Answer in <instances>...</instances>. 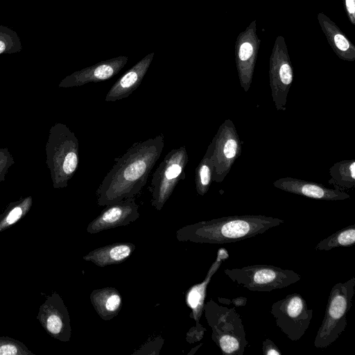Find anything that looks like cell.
I'll return each mask as SVG.
<instances>
[{
    "label": "cell",
    "instance_id": "obj_7",
    "mask_svg": "<svg viewBox=\"0 0 355 355\" xmlns=\"http://www.w3.org/2000/svg\"><path fill=\"white\" fill-rule=\"evenodd\" d=\"M188 162L185 146L173 148L153 173L148 190L151 193V205L157 211L162 210L178 183L186 178Z\"/></svg>",
    "mask_w": 355,
    "mask_h": 355
},
{
    "label": "cell",
    "instance_id": "obj_10",
    "mask_svg": "<svg viewBox=\"0 0 355 355\" xmlns=\"http://www.w3.org/2000/svg\"><path fill=\"white\" fill-rule=\"evenodd\" d=\"M37 320L52 338L61 342L69 341L71 336L69 313L57 292L46 297L39 308Z\"/></svg>",
    "mask_w": 355,
    "mask_h": 355
},
{
    "label": "cell",
    "instance_id": "obj_6",
    "mask_svg": "<svg viewBox=\"0 0 355 355\" xmlns=\"http://www.w3.org/2000/svg\"><path fill=\"white\" fill-rule=\"evenodd\" d=\"M224 272L238 285L259 292L283 288L301 279V276L292 270L265 264L226 268Z\"/></svg>",
    "mask_w": 355,
    "mask_h": 355
},
{
    "label": "cell",
    "instance_id": "obj_8",
    "mask_svg": "<svg viewBox=\"0 0 355 355\" xmlns=\"http://www.w3.org/2000/svg\"><path fill=\"white\" fill-rule=\"evenodd\" d=\"M270 313L277 326L292 341L299 340L304 335L313 318V310L299 293L287 295L274 302Z\"/></svg>",
    "mask_w": 355,
    "mask_h": 355
},
{
    "label": "cell",
    "instance_id": "obj_23",
    "mask_svg": "<svg viewBox=\"0 0 355 355\" xmlns=\"http://www.w3.org/2000/svg\"><path fill=\"white\" fill-rule=\"evenodd\" d=\"M326 34L328 35L334 49L343 60L352 61L355 58L354 48L351 47V44L347 38L337 29L329 26L326 23Z\"/></svg>",
    "mask_w": 355,
    "mask_h": 355
},
{
    "label": "cell",
    "instance_id": "obj_9",
    "mask_svg": "<svg viewBox=\"0 0 355 355\" xmlns=\"http://www.w3.org/2000/svg\"><path fill=\"white\" fill-rule=\"evenodd\" d=\"M212 141V180L219 183L224 180L234 162L241 154V141L232 120L224 121Z\"/></svg>",
    "mask_w": 355,
    "mask_h": 355
},
{
    "label": "cell",
    "instance_id": "obj_25",
    "mask_svg": "<svg viewBox=\"0 0 355 355\" xmlns=\"http://www.w3.org/2000/svg\"><path fill=\"white\" fill-rule=\"evenodd\" d=\"M0 355H35V354L18 340L8 336H0Z\"/></svg>",
    "mask_w": 355,
    "mask_h": 355
},
{
    "label": "cell",
    "instance_id": "obj_30",
    "mask_svg": "<svg viewBox=\"0 0 355 355\" xmlns=\"http://www.w3.org/2000/svg\"><path fill=\"white\" fill-rule=\"evenodd\" d=\"M345 7L348 12L349 19L353 24H354V12L355 3L354 0H345Z\"/></svg>",
    "mask_w": 355,
    "mask_h": 355
},
{
    "label": "cell",
    "instance_id": "obj_29",
    "mask_svg": "<svg viewBox=\"0 0 355 355\" xmlns=\"http://www.w3.org/2000/svg\"><path fill=\"white\" fill-rule=\"evenodd\" d=\"M217 299L221 304L229 305L232 303L235 306H243L247 302V298L243 297H239L232 300L223 297H218Z\"/></svg>",
    "mask_w": 355,
    "mask_h": 355
},
{
    "label": "cell",
    "instance_id": "obj_14",
    "mask_svg": "<svg viewBox=\"0 0 355 355\" xmlns=\"http://www.w3.org/2000/svg\"><path fill=\"white\" fill-rule=\"evenodd\" d=\"M275 188L304 197L322 200H343L350 196L343 191L329 189L322 184L293 178H282L273 182Z\"/></svg>",
    "mask_w": 355,
    "mask_h": 355
},
{
    "label": "cell",
    "instance_id": "obj_22",
    "mask_svg": "<svg viewBox=\"0 0 355 355\" xmlns=\"http://www.w3.org/2000/svg\"><path fill=\"white\" fill-rule=\"evenodd\" d=\"M355 243V225L340 229L321 240L315 247L316 250H330L338 247H349Z\"/></svg>",
    "mask_w": 355,
    "mask_h": 355
},
{
    "label": "cell",
    "instance_id": "obj_11",
    "mask_svg": "<svg viewBox=\"0 0 355 355\" xmlns=\"http://www.w3.org/2000/svg\"><path fill=\"white\" fill-rule=\"evenodd\" d=\"M269 77L275 108L278 111H285L288 94L293 80V71L286 49H274L270 61Z\"/></svg>",
    "mask_w": 355,
    "mask_h": 355
},
{
    "label": "cell",
    "instance_id": "obj_18",
    "mask_svg": "<svg viewBox=\"0 0 355 355\" xmlns=\"http://www.w3.org/2000/svg\"><path fill=\"white\" fill-rule=\"evenodd\" d=\"M90 301L101 319L108 321L116 317L122 307V297L114 287H105L94 290Z\"/></svg>",
    "mask_w": 355,
    "mask_h": 355
},
{
    "label": "cell",
    "instance_id": "obj_17",
    "mask_svg": "<svg viewBox=\"0 0 355 355\" xmlns=\"http://www.w3.org/2000/svg\"><path fill=\"white\" fill-rule=\"evenodd\" d=\"M135 249L132 243H114L91 250L83 259L103 268L125 261Z\"/></svg>",
    "mask_w": 355,
    "mask_h": 355
},
{
    "label": "cell",
    "instance_id": "obj_21",
    "mask_svg": "<svg viewBox=\"0 0 355 355\" xmlns=\"http://www.w3.org/2000/svg\"><path fill=\"white\" fill-rule=\"evenodd\" d=\"M32 204L33 199L31 196L10 203L0 214V233L24 218L31 208Z\"/></svg>",
    "mask_w": 355,
    "mask_h": 355
},
{
    "label": "cell",
    "instance_id": "obj_3",
    "mask_svg": "<svg viewBox=\"0 0 355 355\" xmlns=\"http://www.w3.org/2000/svg\"><path fill=\"white\" fill-rule=\"evenodd\" d=\"M211 338L225 355H243L248 345L241 315L235 307L219 305L210 299L203 306Z\"/></svg>",
    "mask_w": 355,
    "mask_h": 355
},
{
    "label": "cell",
    "instance_id": "obj_27",
    "mask_svg": "<svg viewBox=\"0 0 355 355\" xmlns=\"http://www.w3.org/2000/svg\"><path fill=\"white\" fill-rule=\"evenodd\" d=\"M12 163V158L6 149H0V182L4 180L6 173Z\"/></svg>",
    "mask_w": 355,
    "mask_h": 355
},
{
    "label": "cell",
    "instance_id": "obj_13",
    "mask_svg": "<svg viewBox=\"0 0 355 355\" xmlns=\"http://www.w3.org/2000/svg\"><path fill=\"white\" fill-rule=\"evenodd\" d=\"M128 60L127 56L120 55L99 62L67 76L61 81L59 87H78L89 83L107 80L116 75L125 67Z\"/></svg>",
    "mask_w": 355,
    "mask_h": 355
},
{
    "label": "cell",
    "instance_id": "obj_19",
    "mask_svg": "<svg viewBox=\"0 0 355 355\" xmlns=\"http://www.w3.org/2000/svg\"><path fill=\"white\" fill-rule=\"evenodd\" d=\"M331 178L328 184L340 191H349L355 187V159H344L336 162L329 168Z\"/></svg>",
    "mask_w": 355,
    "mask_h": 355
},
{
    "label": "cell",
    "instance_id": "obj_1",
    "mask_svg": "<svg viewBox=\"0 0 355 355\" xmlns=\"http://www.w3.org/2000/svg\"><path fill=\"white\" fill-rule=\"evenodd\" d=\"M164 146L159 134L145 141L135 142L114 164L96 191L98 206L135 197L146 185L148 176Z\"/></svg>",
    "mask_w": 355,
    "mask_h": 355
},
{
    "label": "cell",
    "instance_id": "obj_2",
    "mask_svg": "<svg viewBox=\"0 0 355 355\" xmlns=\"http://www.w3.org/2000/svg\"><path fill=\"white\" fill-rule=\"evenodd\" d=\"M278 218L263 215L224 216L200 221L177 230L179 241L225 244L245 240L284 223Z\"/></svg>",
    "mask_w": 355,
    "mask_h": 355
},
{
    "label": "cell",
    "instance_id": "obj_15",
    "mask_svg": "<svg viewBox=\"0 0 355 355\" xmlns=\"http://www.w3.org/2000/svg\"><path fill=\"white\" fill-rule=\"evenodd\" d=\"M228 257L227 250L225 248H219L216 258L209 267L204 280L191 286L185 295V302L191 311L190 318L195 320V327L203 333L206 331V329L200 324V320L203 312L207 286L212 276L217 272L222 263Z\"/></svg>",
    "mask_w": 355,
    "mask_h": 355
},
{
    "label": "cell",
    "instance_id": "obj_16",
    "mask_svg": "<svg viewBox=\"0 0 355 355\" xmlns=\"http://www.w3.org/2000/svg\"><path fill=\"white\" fill-rule=\"evenodd\" d=\"M153 57L154 53L146 55L125 71L111 87L105 101L114 102L128 97L141 83Z\"/></svg>",
    "mask_w": 355,
    "mask_h": 355
},
{
    "label": "cell",
    "instance_id": "obj_12",
    "mask_svg": "<svg viewBox=\"0 0 355 355\" xmlns=\"http://www.w3.org/2000/svg\"><path fill=\"white\" fill-rule=\"evenodd\" d=\"M139 217V206L135 197L124 198L106 205L100 214L89 223L87 232L93 234L125 226L135 222Z\"/></svg>",
    "mask_w": 355,
    "mask_h": 355
},
{
    "label": "cell",
    "instance_id": "obj_28",
    "mask_svg": "<svg viewBox=\"0 0 355 355\" xmlns=\"http://www.w3.org/2000/svg\"><path fill=\"white\" fill-rule=\"evenodd\" d=\"M262 352L264 355H281L282 352L270 338H266L262 343Z\"/></svg>",
    "mask_w": 355,
    "mask_h": 355
},
{
    "label": "cell",
    "instance_id": "obj_26",
    "mask_svg": "<svg viewBox=\"0 0 355 355\" xmlns=\"http://www.w3.org/2000/svg\"><path fill=\"white\" fill-rule=\"evenodd\" d=\"M163 343L164 339L162 337L155 338L145 343L137 352H133L132 354H158Z\"/></svg>",
    "mask_w": 355,
    "mask_h": 355
},
{
    "label": "cell",
    "instance_id": "obj_5",
    "mask_svg": "<svg viewBox=\"0 0 355 355\" xmlns=\"http://www.w3.org/2000/svg\"><path fill=\"white\" fill-rule=\"evenodd\" d=\"M354 294V277L333 286L328 297L324 318L314 340L316 348L327 347L343 333Z\"/></svg>",
    "mask_w": 355,
    "mask_h": 355
},
{
    "label": "cell",
    "instance_id": "obj_24",
    "mask_svg": "<svg viewBox=\"0 0 355 355\" xmlns=\"http://www.w3.org/2000/svg\"><path fill=\"white\" fill-rule=\"evenodd\" d=\"M21 43L17 33L13 30L0 26V54L19 52Z\"/></svg>",
    "mask_w": 355,
    "mask_h": 355
},
{
    "label": "cell",
    "instance_id": "obj_20",
    "mask_svg": "<svg viewBox=\"0 0 355 355\" xmlns=\"http://www.w3.org/2000/svg\"><path fill=\"white\" fill-rule=\"evenodd\" d=\"M213 147L214 144L211 141L207 149L205 155L196 168V189L200 196H204L207 193L209 187L213 182L212 178L214 167L211 158Z\"/></svg>",
    "mask_w": 355,
    "mask_h": 355
},
{
    "label": "cell",
    "instance_id": "obj_4",
    "mask_svg": "<svg viewBox=\"0 0 355 355\" xmlns=\"http://www.w3.org/2000/svg\"><path fill=\"white\" fill-rule=\"evenodd\" d=\"M46 155L54 188L66 187L79 164L78 140L66 125L56 123L51 128Z\"/></svg>",
    "mask_w": 355,
    "mask_h": 355
}]
</instances>
